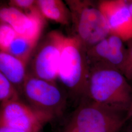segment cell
<instances>
[{
	"mask_svg": "<svg viewBox=\"0 0 132 132\" xmlns=\"http://www.w3.org/2000/svg\"><path fill=\"white\" fill-rule=\"evenodd\" d=\"M89 69L86 97L128 112L132 102V87L122 73L102 64L90 66Z\"/></svg>",
	"mask_w": 132,
	"mask_h": 132,
	"instance_id": "obj_1",
	"label": "cell"
},
{
	"mask_svg": "<svg viewBox=\"0 0 132 132\" xmlns=\"http://www.w3.org/2000/svg\"><path fill=\"white\" fill-rule=\"evenodd\" d=\"M127 113L86 97L65 132H120L126 122Z\"/></svg>",
	"mask_w": 132,
	"mask_h": 132,
	"instance_id": "obj_2",
	"label": "cell"
},
{
	"mask_svg": "<svg viewBox=\"0 0 132 132\" xmlns=\"http://www.w3.org/2000/svg\"><path fill=\"white\" fill-rule=\"evenodd\" d=\"M87 49L75 36H66L57 78L72 92L85 95L89 76Z\"/></svg>",
	"mask_w": 132,
	"mask_h": 132,
	"instance_id": "obj_3",
	"label": "cell"
},
{
	"mask_svg": "<svg viewBox=\"0 0 132 132\" xmlns=\"http://www.w3.org/2000/svg\"><path fill=\"white\" fill-rule=\"evenodd\" d=\"M70 10L75 35L86 49L106 38L110 28L104 15L89 1H67Z\"/></svg>",
	"mask_w": 132,
	"mask_h": 132,
	"instance_id": "obj_4",
	"label": "cell"
},
{
	"mask_svg": "<svg viewBox=\"0 0 132 132\" xmlns=\"http://www.w3.org/2000/svg\"><path fill=\"white\" fill-rule=\"evenodd\" d=\"M65 38L66 36L57 31L47 34L33 56L31 75L50 82L56 79Z\"/></svg>",
	"mask_w": 132,
	"mask_h": 132,
	"instance_id": "obj_5",
	"label": "cell"
},
{
	"mask_svg": "<svg viewBox=\"0 0 132 132\" xmlns=\"http://www.w3.org/2000/svg\"><path fill=\"white\" fill-rule=\"evenodd\" d=\"M53 82L28 74L23 86L26 98L35 110L48 116L63 100L61 90Z\"/></svg>",
	"mask_w": 132,
	"mask_h": 132,
	"instance_id": "obj_6",
	"label": "cell"
},
{
	"mask_svg": "<svg viewBox=\"0 0 132 132\" xmlns=\"http://www.w3.org/2000/svg\"><path fill=\"white\" fill-rule=\"evenodd\" d=\"M1 22L8 24L17 33L37 44L44 26V17L37 6L28 13L9 6L0 10Z\"/></svg>",
	"mask_w": 132,
	"mask_h": 132,
	"instance_id": "obj_7",
	"label": "cell"
},
{
	"mask_svg": "<svg viewBox=\"0 0 132 132\" xmlns=\"http://www.w3.org/2000/svg\"><path fill=\"white\" fill-rule=\"evenodd\" d=\"M1 126L27 132H38L44 117L49 116L31 108L18 100L2 104Z\"/></svg>",
	"mask_w": 132,
	"mask_h": 132,
	"instance_id": "obj_8",
	"label": "cell"
},
{
	"mask_svg": "<svg viewBox=\"0 0 132 132\" xmlns=\"http://www.w3.org/2000/svg\"><path fill=\"white\" fill-rule=\"evenodd\" d=\"M118 36L110 34L87 50L89 66L102 64L114 67L122 73L127 56V47Z\"/></svg>",
	"mask_w": 132,
	"mask_h": 132,
	"instance_id": "obj_9",
	"label": "cell"
},
{
	"mask_svg": "<svg viewBox=\"0 0 132 132\" xmlns=\"http://www.w3.org/2000/svg\"><path fill=\"white\" fill-rule=\"evenodd\" d=\"M97 5L107 20L110 34L118 36L124 42L132 40V17L128 1L103 0Z\"/></svg>",
	"mask_w": 132,
	"mask_h": 132,
	"instance_id": "obj_10",
	"label": "cell"
},
{
	"mask_svg": "<svg viewBox=\"0 0 132 132\" xmlns=\"http://www.w3.org/2000/svg\"><path fill=\"white\" fill-rule=\"evenodd\" d=\"M27 63L7 52H0V71L14 86L24 85Z\"/></svg>",
	"mask_w": 132,
	"mask_h": 132,
	"instance_id": "obj_11",
	"label": "cell"
},
{
	"mask_svg": "<svg viewBox=\"0 0 132 132\" xmlns=\"http://www.w3.org/2000/svg\"><path fill=\"white\" fill-rule=\"evenodd\" d=\"M36 5L44 18L67 25L71 22L70 10L60 0H38Z\"/></svg>",
	"mask_w": 132,
	"mask_h": 132,
	"instance_id": "obj_12",
	"label": "cell"
},
{
	"mask_svg": "<svg viewBox=\"0 0 132 132\" xmlns=\"http://www.w3.org/2000/svg\"><path fill=\"white\" fill-rule=\"evenodd\" d=\"M36 44V43L18 34L5 52H7L27 63Z\"/></svg>",
	"mask_w": 132,
	"mask_h": 132,
	"instance_id": "obj_13",
	"label": "cell"
},
{
	"mask_svg": "<svg viewBox=\"0 0 132 132\" xmlns=\"http://www.w3.org/2000/svg\"><path fill=\"white\" fill-rule=\"evenodd\" d=\"M18 100L17 92L14 86L0 72V100L1 104Z\"/></svg>",
	"mask_w": 132,
	"mask_h": 132,
	"instance_id": "obj_14",
	"label": "cell"
},
{
	"mask_svg": "<svg viewBox=\"0 0 132 132\" xmlns=\"http://www.w3.org/2000/svg\"><path fill=\"white\" fill-rule=\"evenodd\" d=\"M18 34L8 24L1 22L0 48L1 52H6L10 45L17 36Z\"/></svg>",
	"mask_w": 132,
	"mask_h": 132,
	"instance_id": "obj_15",
	"label": "cell"
},
{
	"mask_svg": "<svg viewBox=\"0 0 132 132\" xmlns=\"http://www.w3.org/2000/svg\"><path fill=\"white\" fill-rule=\"evenodd\" d=\"M127 42V56L122 73L128 80H132V40Z\"/></svg>",
	"mask_w": 132,
	"mask_h": 132,
	"instance_id": "obj_16",
	"label": "cell"
},
{
	"mask_svg": "<svg viewBox=\"0 0 132 132\" xmlns=\"http://www.w3.org/2000/svg\"><path fill=\"white\" fill-rule=\"evenodd\" d=\"M10 6L22 11L25 10L26 13H28L37 7L36 1L34 0H12L10 1Z\"/></svg>",
	"mask_w": 132,
	"mask_h": 132,
	"instance_id": "obj_17",
	"label": "cell"
},
{
	"mask_svg": "<svg viewBox=\"0 0 132 132\" xmlns=\"http://www.w3.org/2000/svg\"><path fill=\"white\" fill-rule=\"evenodd\" d=\"M120 132H132V118L126 121Z\"/></svg>",
	"mask_w": 132,
	"mask_h": 132,
	"instance_id": "obj_18",
	"label": "cell"
},
{
	"mask_svg": "<svg viewBox=\"0 0 132 132\" xmlns=\"http://www.w3.org/2000/svg\"><path fill=\"white\" fill-rule=\"evenodd\" d=\"M0 132H27L23 130L17 129L6 126H1Z\"/></svg>",
	"mask_w": 132,
	"mask_h": 132,
	"instance_id": "obj_19",
	"label": "cell"
},
{
	"mask_svg": "<svg viewBox=\"0 0 132 132\" xmlns=\"http://www.w3.org/2000/svg\"><path fill=\"white\" fill-rule=\"evenodd\" d=\"M132 118V104L130 106V107L128 110V112L127 116V118H126V121H128L129 119Z\"/></svg>",
	"mask_w": 132,
	"mask_h": 132,
	"instance_id": "obj_20",
	"label": "cell"
},
{
	"mask_svg": "<svg viewBox=\"0 0 132 132\" xmlns=\"http://www.w3.org/2000/svg\"><path fill=\"white\" fill-rule=\"evenodd\" d=\"M128 6L132 17V1H128Z\"/></svg>",
	"mask_w": 132,
	"mask_h": 132,
	"instance_id": "obj_21",
	"label": "cell"
}]
</instances>
